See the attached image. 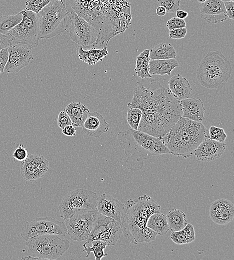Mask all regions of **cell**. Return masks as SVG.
<instances>
[{"label":"cell","instance_id":"cell-3","mask_svg":"<svg viewBox=\"0 0 234 260\" xmlns=\"http://www.w3.org/2000/svg\"><path fill=\"white\" fill-rule=\"evenodd\" d=\"M160 210V206L149 195L128 200L121 217L124 236L135 244L155 240L158 234L147 228V222L152 214Z\"/></svg>","mask_w":234,"mask_h":260},{"label":"cell","instance_id":"cell-22","mask_svg":"<svg viewBox=\"0 0 234 260\" xmlns=\"http://www.w3.org/2000/svg\"><path fill=\"white\" fill-rule=\"evenodd\" d=\"M182 117L190 120L201 122L205 118V108L200 98H187L180 100Z\"/></svg>","mask_w":234,"mask_h":260},{"label":"cell","instance_id":"cell-36","mask_svg":"<svg viewBox=\"0 0 234 260\" xmlns=\"http://www.w3.org/2000/svg\"><path fill=\"white\" fill-rule=\"evenodd\" d=\"M209 138L219 142H224L227 135L223 128L212 126L209 130Z\"/></svg>","mask_w":234,"mask_h":260},{"label":"cell","instance_id":"cell-20","mask_svg":"<svg viewBox=\"0 0 234 260\" xmlns=\"http://www.w3.org/2000/svg\"><path fill=\"white\" fill-rule=\"evenodd\" d=\"M201 17L209 24H217L228 19L224 2L221 0H206L200 4Z\"/></svg>","mask_w":234,"mask_h":260},{"label":"cell","instance_id":"cell-21","mask_svg":"<svg viewBox=\"0 0 234 260\" xmlns=\"http://www.w3.org/2000/svg\"><path fill=\"white\" fill-rule=\"evenodd\" d=\"M81 126L87 136L96 138L107 132L109 128L104 117L97 112H90Z\"/></svg>","mask_w":234,"mask_h":260},{"label":"cell","instance_id":"cell-12","mask_svg":"<svg viewBox=\"0 0 234 260\" xmlns=\"http://www.w3.org/2000/svg\"><path fill=\"white\" fill-rule=\"evenodd\" d=\"M98 214L97 210H78L68 218L63 219L70 238L77 242L86 240Z\"/></svg>","mask_w":234,"mask_h":260},{"label":"cell","instance_id":"cell-8","mask_svg":"<svg viewBox=\"0 0 234 260\" xmlns=\"http://www.w3.org/2000/svg\"><path fill=\"white\" fill-rule=\"evenodd\" d=\"M20 12L23 16L21 21L7 33L12 38L11 44L29 49L35 48L41 34L38 14L25 9Z\"/></svg>","mask_w":234,"mask_h":260},{"label":"cell","instance_id":"cell-35","mask_svg":"<svg viewBox=\"0 0 234 260\" xmlns=\"http://www.w3.org/2000/svg\"><path fill=\"white\" fill-rule=\"evenodd\" d=\"M51 0H27L26 1L25 10L38 14Z\"/></svg>","mask_w":234,"mask_h":260},{"label":"cell","instance_id":"cell-42","mask_svg":"<svg viewBox=\"0 0 234 260\" xmlns=\"http://www.w3.org/2000/svg\"><path fill=\"white\" fill-rule=\"evenodd\" d=\"M8 58V49L6 48L0 50V74L3 72Z\"/></svg>","mask_w":234,"mask_h":260},{"label":"cell","instance_id":"cell-32","mask_svg":"<svg viewBox=\"0 0 234 260\" xmlns=\"http://www.w3.org/2000/svg\"><path fill=\"white\" fill-rule=\"evenodd\" d=\"M22 18L20 12L16 14L0 16V34H7L21 21Z\"/></svg>","mask_w":234,"mask_h":260},{"label":"cell","instance_id":"cell-11","mask_svg":"<svg viewBox=\"0 0 234 260\" xmlns=\"http://www.w3.org/2000/svg\"><path fill=\"white\" fill-rule=\"evenodd\" d=\"M70 38L83 48H87L97 40L96 29L88 22L73 12H68L66 29Z\"/></svg>","mask_w":234,"mask_h":260},{"label":"cell","instance_id":"cell-14","mask_svg":"<svg viewBox=\"0 0 234 260\" xmlns=\"http://www.w3.org/2000/svg\"><path fill=\"white\" fill-rule=\"evenodd\" d=\"M122 234L121 225L112 218L99 213L87 238V244L100 240L107 246L115 245Z\"/></svg>","mask_w":234,"mask_h":260},{"label":"cell","instance_id":"cell-31","mask_svg":"<svg viewBox=\"0 0 234 260\" xmlns=\"http://www.w3.org/2000/svg\"><path fill=\"white\" fill-rule=\"evenodd\" d=\"M149 52L150 50H145L137 56L134 70L141 79L152 77L149 72L150 60Z\"/></svg>","mask_w":234,"mask_h":260},{"label":"cell","instance_id":"cell-7","mask_svg":"<svg viewBox=\"0 0 234 260\" xmlns=\"http://www.w3.org/2000/svg\"><path fill=\"white\" fill-rule=\"evenodd\" d=\"M37 14L40 38L50 39L66 30L68 11L64 0H51Z\"/></svg>","mask_w":234,"mask_h":260},{"label":"cell","instance_id":"cell-33","mask_svg":"<svg viewBox=\"0 0 234 260\" xmlns=\"http://www.w3.org/2000/svg\"><path fill=\"white\" fill-rule=\"evenodd\" d=\"M91 242L92 244V246H86L87 242H85L82 245L84 248L82 252H86L87 253L86 258H87L91 252L93 253L96 260H100L108 255V254L104 251L107 246L105 242L100 240H93Z\"/></svg>","mask_w":234,"mask_h":260},{"label":"cell","instance_id":"cell-44","mask_svg":"<svg viewBox=\"0 0 234 260\" xmlns=\"http://www.w3.org/2000/svg\"><path fill=\"white\" fill-rule=\"evenodd\" d=\"M224 5L226 11V14L228 18L234 20V2L230 1L224 2Z\"/></svg>","mask_w":234,"mask_h":260},{"label":"cell","instance_id":"cell-13","mask_svg":"<svg viewBox=\"0 0 234 260\" xmlns=\"http://www.w3.org/2000/svg\"><path fill=\"white\" fill-rule=\"evenodd\" d=\"M46 234L65 236L67 228L65 222L50 216L36 218L26 222L20 232L25 241L32 237Z\"/></svg>","mask_w":234,"mask_h":260},{"label":"cell","instance_id":"cell-15","mask_svg":"<svg viewBox=\"0 0 234 260\" xmlns=\"http://www.w3.org/2000/svg\"><path fill=\"white\" fill-rule=\"evenodd\" d=\"M49 162L42 156L28 154L22 162L21 175L27 181H33L42 178L49 169Z\"/></svg>","mask_w":234,"mask_h":260},{"label":"cell","instance_id":"cell-29","mask_svg":"<svg viewBox=\"0 0 234 260\" xmlns=\"http://www.w3.org/2000/svg\"><path fill=\"white\" fill-rule=\"evenodd\" d=\"M176 56V51L170 43L158 44L152 48L149 52L150 60L175 58Z\"/></svg>","mask_w":234,"mask_h":260},{"label":"cell","instance_id":"cell-40","mask_svg":"<svg viewBox=\"0 0 234 260\" xmlns=\"http://www.w3.org/2000/svg\"><path fill=\"white\" fill-rule=\"evenodd\" d=\"M27 156V150L23 144L18 145L13 153V157L18 161L22 162Z\"/></svg>","mask_w":234,"mask_h":260},{"label":"cell","instance_id":"cell-26","mask_svg":"<svg viewBox=\"0 0 234 260\" xmlns=\"http://www.w3.org/2000/svg\"><path fill=\"white\" fill-rule=\"evenodd\" d=\"M179 66L175 58L168 60H150L149 62V74L152 75L165 74L170 76L172 70Z\"/></svg>","mask_w":234,"mask_h":260},{"label":"cell","instance_id":"cell-34","mask_svg":"<svg viewBox=\"0 0 234 260\" xmlns=\"http://www.w3.org/2000/svg\"><path fill=\"white\" fill-rule=\"evenodd\" d=\"M142 115V111L138 108H129L127 113V121L131 128L138 130Z\"/></svg>","mask_w":234,"mask_h":260},{"label":"cell","instance_id":"cell-18","mask_svg":"<svg viewBox=\"0 0 234 260\" xmlns=\"http://www.w3.org/2000/svg\"><path fill=\"white\" fill-rule=\"evenodd\" d=\"M209 213L210 218L215 224H227L233 220L234 206L229 200L219 198L212 202Z\"/></svg>","mask_w":234,"mask_h":260},{"label":"cell","instance_id":"cell-39","mask_svg":"<svg viewBox=\"0 0 234 260\" xmlns=\"http://www.w3.org/2000/svg\"><path fill=\"white\" fill-rule=\"evenodd\" d=\"M57 124L61 129L67 126L72 124L71 120L65 112L61 111L59 113L57 118Z\"/></svg>","mask_w":234,"mask_h":260},{"label":"cell","instance_id":"cell-25","mask_svg":"<svg viewBox=\"0 0 234 260\" xmlns=\"http://www.w3.org/2000/svg\"><path fill=\"white\" fill-rule=\"evenodd\" d=\"M76 52L79 60L89 65H94L98 62L102 61L108 54L106 47L84 50L82 46H79Z\"/></svg>","mask_w":234,"mask_h":260},{"label":"cell","instance_id":"cell-9","mask_svg":"<svg viewBox=\"0 0 234 260\" xmlns=\"http://www.w3.org/2000/svg\"><path fill=\"white\" fill-rule=\"evenodd\" d=\"M28 252L42 260H56L70 246V241L56 234H46L33 236L25 242Z\"/></svg>","mask_w":234,"mask_h":260},{"label":"cell","instance_id":"cell-23","mask_svg":"<svg viewBox=\"0 0 234 260\" xmlns=\"http://www.w3.org/2000/svg\"><path fill=\"white\" fill-rule=\"evenodd\" d=\"M167 84L170 92L179 100L188 98L192 90L187 79L180 74L173 76Z\"/></svg>","mask_w":234,"mask_h":260},{"label":"cell","instance_id":"cell-4","mask_svg":"<svg viewBox=\"0 0 234 260\" xmlns=\"http://www.w3.org/2000/svg\"><path fill=\"white\" fill-rule=\"evenodd\" d=\"M117 139L127 156L126 167L132 171L140 170L143 161L151 156L171 154L161 140L138 130L129 128L120 132Z\"/></svg>","mask_w":234,"mask_h":260},{"label":"cell","instance_id":"cell-24","mask_svg":"<svg viewBox=\"0 0 234 260\" xmlns=\"http://www.w3.org/2000/svg\"><path fill=\"white\" fill-rule=\"evenodd\" d=\"M69 116L72 124L80 127L90 113L88 108L80 102H72L68 104L64 109Z\"/></svg>","mask_w":234,"mask_h":260},{"label":"cell","instance_id":"cell-48","mask_svg":"<svg viewBox=\"0 0 234 260\" xmlns=\"http://www.w3.org/2000/svg\"><path fill=\"white\" fill-rule=\"evenodd\" d=\"M38 258L35 257L34 256H26L21 258V260H38Z\"/></svg>","mask_w":234,"mask_h":260},{"label":"cell","instance_id":"cell-10","mask_svg":"<svg viewBox=\"0 0 234 260\" xmlns=\"http://www.w3.org/2000/svg\"><path fill=\"white\" fill-rule=\"evenodd\" d=\"M97 194L85 188H78L67 193L62 199L58 210L60 218L70 217L78 210H95Z\"/></svg>","mask_w":234,"mask_h":260},{"label":"cell","instance_id":"cell-5","mask_svg":"<svg viewBox=\"0 0 234 260\" xmlns=\"http://www.w3.org/2000/svg\"><path fill=\"white\" fill-rule=\"evenodd\" d=\"M207 138L209 130L202 122L182 116L160 140L171 154L186 158Z\"/></svg>","mask_w":234,"mask_h":260},{"label":"cell","instance_id":"cell-1","mask_svg":"<svg viewBox=\"0 0 234 260\" xmlns=\"http://www.w3.org/2000/svg\"><path fill=\"white\" fill-rule=\"evenodd\" d=\"M133 92L127 106L142 112L138 130L160 140L182 117L180 100L162 78H143L136 83Z\"/></svg>","mask_w":234,"mask_h":260},{"label":"cell","instance_id":"cell-6","mask_svg":"<svg viewBox=\"0 0 234 260\" xmlns=\"http://www.w3.org/2000/svg\"><path fill=\"white\" fill-rule=\"evenodd\" d=\"M232 70L230 62L221 52H210L200 62L196 70V78L205 88H218L227 82Z\"/></svg>","mask_w":234,"mask_h":260},{"label":"cell","instance_id":"cell-46","mask_svg":"<svg viewBox=\"0 0 234 260\" xmlns=\"http://www.w3.org/2000/svg\"><path fill=\"white\" fill-rule=\"evenodd\" d=\"M176 16L178 18L184 20L188 16V13L183 10H178L176 11Z\"/></svg>","mask_w":234,"mask_h":260},{"label":"cell","instance_id":"cell-43","mask_svg":"<svg viewBox=\"0 0 234 260\" xmlns=\"http://www.w3.org/2000/svg\"><path fill=\"white\" fill-rule=\"evenodd\" d=\"M12 38L7 34H0V50L8 48L11 44Z\"/></svg>","mask_w":234,"mask_h":260},{"label":"cell","instance_id":"cell-37","mask_svg":"<svg viewBox=\"0 0 234 260\" xmlns=\"http://www.w3.org/2000/svg\"><path fill=\"white\" fill-rule=\"evenodd\" d=\"M160 6L166 10L167 12H176L180 6L181 0H157Z\"/></svg>","mask_w":234,"mask_h":260},{"label":"cell","instance_id":"cell-30","mask_svg":"<svg viewBox=\"0 0 234 260\" xmlns=\"http://www.w3.org/2000/svg\"><path fill=\"white\" fill-rule=\"evenodd\" d=\"M170 238L177 244H189L195 240V232L193 226L187 224L186 226L181 230L172 232Z\"/></svg>","mask_w":234,"mask_h":260},{"label":"cell","instance_id":"cell-16","mask_svg":"<svg viewBox=\"0 0 234 260\" xmlns=\"http://www.w3.org/2000/svg\"><path fill=\"white\" fill-rule=\"evenodd\" d=\"M8 49V58L3 72H17L33 60L31 49L11 44Z\"/></svg>","mask_w":234,"mask_h":260},{"label":"cell","instance_id":"cell-2","mask_svg":"<svg viewBox=\"0 0 234 260\" xmlns=\"http://www.w3.org/2000/svg\"><path fill=\"white\" fill-rule=\"evenodd\" d=\"M68 12H73L97 30L96 42L85 48H102L110 40L123 33L131 24L129 0H64Z\"/></svg>","mask_w":234,"mask_h":260},{"label":"cell","instance_id":"cell-47","mask_svg":"<svg viewBox=\"0 0 234 260\" xmlns=\"http://www.w3.org/2000/svg\"><path fill=\"white\" fill-rule=\"evenodd\" d=\"M156 12L158 16H163L165 15L167 11L165 8L160 6L156 8Z\"/></svg>","mask_w":234,"mask_h":260},{"label":"cell","instance_id":"cell-50","mask_svg":"<svg viewBox=\"0 0 234 260\" xmlns=\"http://www.w3.org/2000/svg\"><path fill=\"white\" fill-rule=\"evenodd\" d=\"M206 0H197V1L200 3H202L204 2Z\"/></svg>","mask_w":234,"mask_h":260},{"label":"cell","instance_id":"cell-19","mask_svg":"<svg viewBox=\"0 0 234 260\" xmlns=\"http://www.w3.org/2000/svg\"><path fill=\"white\" fill-rule=\"evenodd\" d=\"M226 144L210 138L203 140L195 149L194 154L202 162H211L219 158L225 152Z\"/></svg>","mask_w":234,"mask_h":260},{"label":"cell","instance_id":"cell-45","mask_svg":"<svg viewBox=\"0 0 234 260\" xmlns=\"http://www.w3.org/2000/svg\"><path fill=\"white\" fill-rule=\"evenodd\" d=\"M61 132L65 136H73L76 134V129L72 124L68 125L62 128Z\"/></svg>","mask_w":234,"mask_h":260},{"label":"cell","instance_id":"cell-27","mask_svg":"<svg viewBox=\"0 0 234 260\" xmlns=\"http://www.w3.org/2000/svg\"><path fill=\"white\" fill-rule=\"evenodd\" d=\"M169 230L176 232L184 228L187 224L186 216L181 210L173 208L166 216Z\"/></svg>","mask_w":234,"mask_h":260},{"label":"cell","instance_id":"cell-17","mask_svg":"<svg viewBox=\"0 0 234 260\" xmlns=\"http://www.w3.org/2000/svg\"><path fill=\"white\" fill-rule=\"evenodd\" d=\"M124 204L113 196L102 194L97 198L96 208L100 214L111 218L121 224Z\"/></svg>","mask_w":234,"mask_h":260},{"label":"cell","instance_id":"cell-49","mask_svg":"<svg viewBox=\"0 0 234 260\" xmlns=\"http://www.w3.org/2000/svg\"><path fill=\"white\" fill-rule=\"evenodd\" d=\"M222 0L224 2H230V1H234V0Z\"/></svg>","mask_w":234,"mask_h":260},{"label":"cell","instance_id":"cell-28","mask_svg":"<svg viewBox=\"0 0 234 260\" xmlns=\"http://www.w3.org/2000/svg\"><path fill=\"white\" fill-rule=\"evenodd\" d=\"M147 226L160 236L165 234L169 230L166 216L161 212H155L150 216Z\"/></svg>","mask_w":234,"mask_h":260},{"label":"cell","instance_id":"cell-38","mask_svg":"<svg viewBox=\"0 0 234 260\" xmlns=\"http://www.w3.org/2000/svg\"><path fill=\"white\" fill-rule=\"evenodd\" d=\"M166 26L169 30H171L177 28H186V24L183 19L173 17L167 22Z\"/></svg>","mask_w":234,"mask_h":260},{"label":"cell","instance_id":"cell-41","mask_svg":"<svg viewBox=\"0 0 234 260\" xmlns=\"http://www.w3.org/2000/svg\"><path fill=\"white\" fill-rule=\"evenodd\" d=\"M187 32L186 28H177L169 30V36L172 39L180 40L185 37Z\"/></svg>","mask_w":234,"mask_h":260}]
</instances>
